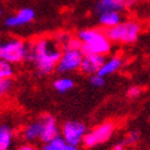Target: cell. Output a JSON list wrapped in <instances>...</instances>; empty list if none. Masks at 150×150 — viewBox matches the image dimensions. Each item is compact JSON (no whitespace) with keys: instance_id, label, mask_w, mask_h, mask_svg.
Instances as JSON below:
<instances>
[{"instance_id":"1","label":"cell","mask_w":150,"mask_h":150,"mask_svg":"<svg viewBox=\"0 0 150 150\" xmlns=\"http://www.w3.org/2000/svg\"><path fill=\"white\" fill-rule=\"evenodd\" d=\"M62 49L55 40L48 37L38 38L34 42L28 43L26 62H32L38 76H49L56 69V65Z\"/></svg>"},{"instance_id":"2","label":"cell","mask_w":150,"mask_h":150,"mask_svg":"<svg viewBox=\"0 0 150 150\" xmlns=\"http://www.w3.org/2000/svg\"><path fill=\"white\" fill-rule=\"evenodd\" d=\"M77 38L82 43L81 50L84 55H101L108 56L112 51V43L108 39L104 31L98 28L81 29L77 33Z\"/></svg>"},{"instance_id":"3","label":"cell","mask_w":150,"mask_h":150,"mask_svg":"<svg viewBox=\"0 0 150 150\" xmlns=\"http://www.w3.org/2000/svg\"><path fill=\"white\" fill-rule=\"evenodd\" d=\"M143 31L144 26L142 22H139L138 20L129 18L122 20L115 27L108 28L105 31V34L111 43L129 45V44H134L138 42Z\"/></svg>"},{"instance_id":"4","label":"cell","mask_w":150,"mask_h":150,"mask_svg":"<svg viewBox=\"0 0 150 150\" xmlns=\"http://www.w3.org/2000/svg\"><path fill=\"white\" fill-rule=\"evenodd\" d=\"M28 49V42L20 38H9L0 42V59L11 65L25 62Z\"/></svg>"},{"instance_id":"5","label":"cell","mask_w":150,"mask_h":150,"mask_svg":"<svg viewBox=\"0 0 150 150\" xmlns=\"http://www.w3.org/2000/svg\"><path fill=\"white\" fill-rule=\"evenodd\" d=\"M115 129H116V126L114 122L111 121L104 122L99 126H96L91 132H87L84 134L82 143L84 144L86 148H95L98 145H101L111 139Z\"/></svg>"},{"instance_id":"6","label":"cell","mask_w":150,"mask_h":150,"mask_svg":"<svg viewBox=\"0 0 150 150\" xmlns=\"http://www.w3.org/2000/svg\"><path fill=\"white\" fill-rule=\"evenodd\" d=\"M82 57H83V52L82 50H71V49H64L61 51V56H60L56 71L59 73H71L79 70Z\"/></svg>"},{"instance_id":"7","label":"cell","mask_w":150,"mask_h":150,"mask_svg":"<svg viewBox=\"0 0 150 150\" xmlns=\"http://www.w3.org/2000/svg\"><path fill=\"white\" fill-rule=\"evenodd\" d=\"M61 133L66 143L78 146L83 140L84 134L87 133V127L79 121H67L62 125Z\"/></svg>"},{"instance_id":"8","label":"cell","mask_w":150,"mask_h":150,"mask_svg":"<svg viewBox=\"0 0 150 150\" xmlns=\"http://www.w3.org/2000/svg\"><path fill=\"white\" fill-rule=\"evenodd\" d=\"M139 3V0H98L95 4L96 13L104 11H117L125 12L133 9Z\"/></svg>"},{"instance_id":"9","label":"cell","mask_w":150,"mask_h":150,"mask_svg":"<svg viewBox=\"0 0 150 150\" xmlns=\"http://www.w3.org/2000/svg\"><path fill=\"white\" fill-rule=\"evenodd\" d=\"M35 18V11L32 7H22L21 10H18L15 15L6 17L4 21V25L7 28H18L22 26L29 25L31 22H33Z\"/></svg>"},{"instance_id":"10","label":"cell","mask_w":150,"mask_h":150,"mask_svg":"<svg viewBox=\"0 0 150 150\" xmlns=\"http://www.w3.org/2000/svg\"><path fill=\"white\" fill-rule=\"evenodd\" d=\"M40 121L43 123V129L40 134V140L43 143H48V142L55 139L60 136V128L57 127L56 120L49 114H44L40 117Z\"/></svg>"},{"instance_id":"11","label":"cell","mask_w":150,"mask_h":150,"mask_svg":"<svg viewBox=\"0 0 150 150\" xmlns=\"http://www.w3.org/2000/svg\"><path fill=\"white\" fill-rule=\"evenodd\" d=\"M105 60V56L101 55H92V54H83L81 61V66L79 70L82 73L88 74V76H92V74H96L98 71L100 70V67Z\"/></svg>"},{"instance_id":"12","label":"cell","mask_w":150,"mask_h":150,"mask_svg":"<svg viewBox=\"0 0 150 150\" xmlns=\"http://www.w3.org/2000/svg\"><path fill=\"white\" fill-rule=\"evenodd\" d=\"M123 64H125L123 57L117 55V54L111 55L108 59L105 57L100 70L98 71L96 74H99V76H101V77H108V76H110V74H114V73L118 72L123 67Z\"/></svg>"},{"instance_id":"13","label":"cell","mask_w":150,"mask_h":150,"mask_svg":"<svg viewBox=\"0 0 150 150\" xmlns=\"http://www.w3.org/2000/svg\"><path fill=\"white\" fill-rule=\"evenodd\" d=\"M122 20H123L122 12H117V11H104V12L98 13L99 25L101 27H104L105 29L111 28V27H115Z\"/></svg>"},{"instance_id":"14","label":"cell","mask_w":150,"mask_h":150,"mask_svg":"<svg viewBox=\"0 0 150 150\" xmlns=\"http://www.w3.org/2000/svg\"><path fill=\"white\" fill-rule=\"evenodd\" d=\"M42 129H43V123L40 121V118H38V120H35V121L28 123L25 127L22 134H23V138L27 142H34L40 138Z\"/></svg>"},{"instance_id":"15","label":"cell","mask_w":150,"mask_h":150,"mask_svg":"<svg viewBox=\"0 0 150 150\" xmlns=\"http://www.w3.org/2000/svg\"><path fill=\"white\" fill-rule=\"evenodd\" d=\"M42 150H78V146L66 143L62 137H56L48 143H44Z\"/></svg>"},{"instance_id":"16","label":"cell","mask_w":150,"mask_h":150,"mask_svg":"<svg viewBox=\"0 0 150 150\" xmlns=\"http://www.w3.org/2000/svg\"><path fill=\"white\" fill-rule=\"evenodd\" d=\"M12 129L9 126H0V150H9L12 143Z\"/></svg>"},{"instance_id":"17","label":"cell","mask_w":150,"mask_h":150,"mask_svg":"<svg viewBox=\"0 0 150 150\" xmlns=\"http://www.w3.org/2000/svg\"><path fill=\"white\" fill-rule=\"evenodd\" d=\"M52 86H54L55 91L59 92V93H67L70 92L71 89H73L74 87V81L71 78V77H67V76H62L60 78H56L54 81V83H52Z\"/></svg>"},{"instance_id":"18","label":"cell","mask_w":150,"mask_h":150,"mask_svg":"<svg viewBox=\"0 0 150 150\" xmlns=\"http://www.w3.org/2000/svg\"><path fill=\"white\" fill-rule=\"evenodd\" d=\"M15 74V67L13 65L4 61L0 59V79L5 78H12Z\"/></svg>"},{"instance_id":"19","label":"cell","mask_w":150,"mask_h":150,"mask_svg":"<svg viewBox=\"0 0 150 150\" xmlns=\"http://www.w3.org/2000/svg\"><path fill=\"white\" fill-rule=\"evenodd\" d=\"M13 87V82L12 78H5V79H0V99L4 98L5 95H7Z\"/></svg>"},{"instance_id":"20","label":"cell","mask_w":150,"mask_h":150,"mask_svg":"<svg viewBox=\"0 0 150 150\" xmlns=\"http://www.w3.org/2000/svg\"><path fill=\"white\" fill-rule=\"evenodd\" d=\"M89 83L94 88H103L106 84V81H105V77H101L99 74H92L89 76Z\"/></svg>"},{"instance_id":"21","label":"cell","mask_w":150,"mask_h":150,"mask_svg":"<svg viewBox=\"0 0 150 150\" xmlns=\"http://www.w3.org/2000/svg\"><path fill=\"white\" fill-rule=\"evenodd\" d=\"M81 47H82V43L79 42V39L77 37H72L66 42V44L62 47V50L64 49H71V50H81Z\"/></svg>"},{"instance_id":"22","label":"cell","mask_w":150,"mask_h":150,"mask_svg":"<svg viewBox=\"0 0 150 150\" xmlns=\"http://www.w3.org/2000/svg\"><path fill=\"white\" fill-rule=\"evenodd\" d=\"M70 38H71V34H70V33H67V32H59V33L55 34V37H54L52 39H54L55 43L62 49V47L65 45L66 42L69 40Z\"/></svg>"},{"instance_id":"23","label":"cell","mask_w":150,"mask_h":150,"mask_svg":"<svg viewBox=\"0 0 150 150\" xmlns=\"http://www.w3.org/2000/svg\"><path fill=\"white\" fill-rule=\"evenodd\" d=\"M142 94H143V88L139 86H133V87L128 88V91L126 92L127 98H129V99H137Z\"/></svg>"},{"instance_id":"24","label":"cell","mask_w":150,"mask_h":150,"mask_svg":"<svg viewBox=\"0 0 150 150\" xmlns=\"http://www.w3.org/2000/svg\"><path fill=\"white\" fill-rule=\"evenodd\" d=\"M138 139H139V132L132 131L128 133V136H127L125 144H133V143H136V142H138Z\"/></svg>"},{"instance_id":"25","label":"cell","mask_w":150,"mask_h":150,"mask_svg":"<svg viewBox=\"0 0 150 150\" xmlns=\"http://www.w3.org/2000/svg\"><path fill=\"white\" fill-rule=\"evenodd\" d=\"M17 150H38L34 145H31V144H26V145H22L20 146Z\"/></svg>"},{"instance_id":"26","label":"cell","mask_w":150,"mask_h":150,"mask_svg":"<svg viewBox=\"0 0 150 150\" xmlns=\"http://www.w3.org/2000/svg\"><path fill=\"white\" fill-rule=\"evenodd\" d=\"M125 143H118L114 146V150H125Z\"/></svg>"},{"instance_id":"27","label":"cell","mask_w":150,"mask_h":150,"mask_svg":"<svg viewBox=\"0 0 150 150\" xmlns=\"http://www.w3.org/2000/svg\"><path fill=\"white\" fill-rule=\"evenodd\" d=\"M1 15H3V9L0 7V16H1Z\"/></svg>"}]
</instances>
